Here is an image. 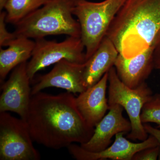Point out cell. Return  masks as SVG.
<instances>
[{
	"instance_id": "1",
	"label": "cell",
	"mask_w": 160,
	"mask_h": 160,
	"mask_svg": "<svg viewBox=\"0 0 160 160\" xmlns=\"http://www.w3.org/2000/svg\"><path fill=\"white\" fill-rule=\"evenodd\" d=\"M69 92L52 95L39 92L32 96L26 121L32 140L54 149L80 145L91 138L95 128L79 111Z\"/></svg>"
},
{
	"instance_id": "2",
	"label": "cell",
	"mask_w": 160,
	"mask_h": 160,
	"mask_svg": "<svg viewBox=\"0 0 160 160\" xmlns=\"http://www.w3.org/2000/svg\"><path fill=\"white\" fill-rule=\"evenodd\" d=\"M160 32V0H126L106 36L129 58L153 46Z\"/></svg>"
},
{
	"instance_id": "3",
	"label": "cell",
	"mask_w": 160,
	"mask_h": 160,
	"mask_svg": "<svg viewBox=\"0 0 160 160\" xmlns=\"http://www.w3.org/2000/svg\"><path fill=\"white\" fill-rule=\"evenodd\" d=\"M76 0H49L20 21L13 32L16 37L35 39L49 35L81 38L79 23L73 18Z\"/></svg>"
},
{
	"instance_id": "4",
	"label": "cell",
	"mask_w": 160,
	"mask_h": 160,
	"mask_svg": "<svg viewBox=\"0 0 160 160\" xmlns=\"http://www.w3.org/2000/svg\"><path fill=\"white\" fill-rule=\"evenodd\" d=\"M126 1L104 0L96 2L76 0L72 13L78 18L80 24L86 61L106 36L113 19Z\"/></svg>"
},
{
	"instance_id": "5",
	"label": "cell",
	"mask_w": 160,
	"mask_h": 160,
	"mask_svg": "<svg viewBox=\"0 0 160 160\" xmlns=\"http://www.w3.org/2000/svg\"><path fill=\"white\" fill-rule=\"evenodd\" d=\"M108 104H118L125 109L131 124L127 138L144 141L148 134L141 122V115L145 104L151 99L153 92L146 82L135 89L126 86L118 77L114 66L109 71Z\"/></svg>"
},
{
	"instance_id": "6",
	"label": "cell",
	"mask_w": 160,
	"mask_h": 160,
	"mask_svg": "<svg viewBox=\"0 0 160 160\" xmlns=\"http://www.w3.org/2000/svg\"><path fill=\"white\" fill-rule=\"evenodd\" d=\"M35 45L27 63V71L31 81L38 71L62 60L83 64L86 62L85 48L81 38L70 37L62 42L45 38L36 39Z\"/></svg>"
},
{
	"instance_id": "7",
	"label": "cell",
	"mask_w": 160,
	"mask_h": 160,
	"mask_svg": "<svg viewBox=\"0 0 160 160\" xmlns=\"http://www.w3.org/2000/svg\"><path fill=\"white\" fill-rule=\"evenodd\" d=\"M26 121L0 112V160H39Z\"/></svg>"
},
{
	"instance_id": "8",
	"label": "cell",
	"mask_w": 160,
	"mask_h": 160,
	"mask_svg": "<svg viewBox=\"0 0 160 160\" xmlns=\"http://www.w3.org/2000/svg\"><path fill=\"white\" fill-rule=\"evenodd\" d=\"M27 63L15 67L8 80L2 83L0 96V112H12L23 120L26 118L32 97Z\"/></svg>"
},
{
	"instance_id": "9",
	"label": "cell",
	"mask_w": 160,
	"mask_h": 160,
	"mask_svg": "<svg viewBox=\"0 0 160 160\" xmlns=\"http://www.w3.org/2000/svg\"><path fill=\"white\" fill-rule=\"evenodd\" d=\"M124 133L121 132L116 135L112 144L102 151H88L75 143L69 145L67 149L70 154L78 160H132L134 155L138 152L160 146L158 140L151 135L141 142L133 143L124 137Z\"/></svg>"
},
{
	"instance_id": "10",
	"label": "cell",
	"mask_w": 160,
	"mask_h": 160,
	"mask_svg": "<svg viewBox=\"0 0 160 160\" xmlns=\"http://www.w3.org/2000/svg\"><path fill=\"white\" fill-rule=\"evenodd\" d=\"M84 63L78 64L62 60L55 64L51 71L41 75L31 89V95L49 87L66 89L72 93H80L86 90L83 82Z\"/></svg>"
},
{
	"instance_id": "11",
	"label": "cell",
	"mask_w": 160,
	"mask_h": 160,
	"mask_svg": "<svg viewBox=\"0 0 160 160\" xmlns=\"http://www.w3.org/2000/svg\"><path fill=\"white\" fill-rule=\"evenodd\" d=\"M109 107V112L95 126L91 138L80 145L83 149L92 152L102 151L110 146L112 138L117 133L131 131L130 121L123 117V107L118 104Z\"/></svg>"
},
{
	"instance_id": "12",
	"label": "cell",
	"mask_w": 160,
	"mask_h": 160,
	"mask_svg": "<svg viewBox=\"0 0 160 160\" xmlns=\"http://www.w3.org/2000/svg\"><path fill=\"white\" fill-rule=\"evenodd\" d=\"M109 71L96 84L87 88L75 98L79 111L92 127H95L109 109L108 100L106 97Z\"/></svg>"
},
{
	"instance_id": "13",
	"label": "cell",
	"mask_w": 160,
	"mask_h": 160,
	"mask_svg": "<svg viewBox=\"0 0 160 160\" xmlns=\"http://www.w3.org/2000/svg\"><path fill=\"white\" fill-rule=\"evenodd\" d=\"M153 52L152 46L129 58L119 54L114 67L121 81L132 89L146 82L154 69Z\"/></svg>"
},
{
	"instance_id": "14",
	"label": "cell",
	"mask_w": 160,
	"mask_h": 160,
	"mask_svg": "<svg viewBox=\"0 0 160 160\" xmlns=\"http://www.w3.org/2000/svg\"><path fill=\"white\" fill-rule=\"evenodd\" d=\"M119 54L114 44L105 37L93 54L84 63L83 82L86 89L98 82L114 66Z\"/></svg>"
},
{
	"instance_id": "15",
	"label": "cell",
	"mask_w": 160,
	"mask_h": 160,
	"mask_svg": "<svg viewBox=\"0 0 160 160\" xmlns=\"http://www.w3.org/2000/svg\"><path fill=\"white\" fill-rule=\"evenodd\" d=\"M35 42L25 37L12 40L6 49H0V81L4 80L12 69L31 58Z\"/></svg>"
},
{
	"instance_id": "16",
	"label": "cell",
	"mask_w": 160,
	"mask_h": 160,
	"mask_svg": "<svg viewBox=\"0 0 160 160\" xmlns=\"http://www.w3.org/2000/svg\"><path fill=\"white\" fill-rule=\"evenodd\" d=\"M49 1L7 0L4 7L6 12V23L16 25Z\"/></svg>"
},
{
	"instance_id": "17",
	"label": "cell",
	"mask_w": 160,
	"mask_h": 160,
	"mask_svg": "<svg viewBox=\"0 0 160 160\" xmlns=\"http://www.w3.org/2000/svg\"><path fill=\"white\" fill-rule=\"evenodd\" d=\"M142 124L154 123L160 128V93L153 94L143 106L141 115Z\"/></svg>"
},
{
	"instance_id": "18",
	"label": "cell",
	"mask_w": 160,
	"mask_h": 160,
	"mask_svg": "<svg viewBox=\"0 0 160 160\" xmlns=\"http://www.w3.org/2000/svg\"><path fill=\"white\" fill-rule=\"evenodd\" d=\"M6 12L1 11L0 13V46H8L12 40L16 38L13 32H9L6 28Z\"/></svg>"
},
{
	"instance_id": "19",
	"label": "cell",
	"mask_w": 160,
	"mask_h": 160,
	"mask_svg": "<svg viewBox=\"0 0 160 160\" xmlns=\"http://www.w3.org/2000/svg\"><path fill=\"white\" fill-rule=\"evenodd\" d=\"M160 146L143 149L136 153L132 160H156L158 159Z\"/></svg>"
},
{
	"instance_id": "20",
	"label": "cell",
	"mask_w": 160,
	"mask_h": 160,
	"mask_svg": "<svg viewBox=\"0 0 160 160\" xmlns=\"http://www.w3.org/2000/svg\"><path fill=\"white\" fill-rule=\"evenodd\" d=\"M153 47L154 69L160 70V32L155 40Z\"/></svg>"
},
{
	"instance_id": "21",
	"label": "cell",
	"mask_w": 160,
	"mask_h": 160,
	"mask_svg": "<svg viewBox=\"0 0 160 160\" xmlns=\"http://www.w3.org/2000/svg\"><path fill=\"white\" fill-rule=\"evenodd\" d=\"M144 129L148 134L154 137L158 140L160 146V130L152 127L151 125L147 123L143 124Z\"/></svg>"
},
{
	"instance_id": "22",
	"label": "cell",
	"mask_w": 160,
	"mask_h": 160,
	"mask_svg": "<svg viewBox=\"0 0 160 160\" xmlns=\"http://www.w3.org/2000/svg\"><path fill=\"white\" fill-rule=\"evenodd\" d=\"M7 0H0V10L1 12L5 7Z\"/></svg>"
},
{
	"instance_id": "23",
	"label": "cell",
	"mask_w": 160,
	"mask_h": 160,
	"mask_svg": "<svg viewBox=\"0 0 160 160\" xmlns=\"http://www.w3.org/2000/svg\"><path fill=\"white\" fill-rule=\"evenodd\" d=\"M158 160H160V146L159 148V151L158 156Z\"/></svg>"
}]
</instances>
